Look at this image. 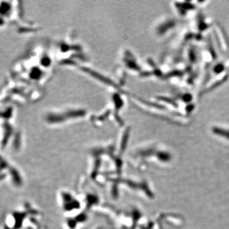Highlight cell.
Segmentation results:
<instances>
[{"label": "cell", "instance_id": "obj_1", "mask_svg": "<svg viewBox=\"0 0 229 229\" xmlns=\"http://www.w3.org/2000/svg\"><path fill=\"white\" fill-rule=\"evenodd\" d=\"M175 25H176L175 22L174 21V20H168L167 22L162 23V24L160 25V26H159V28H158V33L160 34L165 33L166 31H167V28H168V29L172 28Z\"/></svg>", "mask_w": 229, "mask_h": 229}]
</instances>
